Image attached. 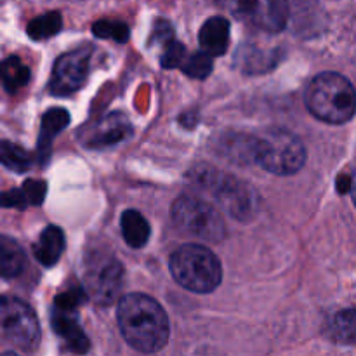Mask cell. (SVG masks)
Returning <instances> with one entry per match:
<instances>
[{"instance_id": "f546056e", "label": "cell", "mask_w": 356, "mask_h": 356, "mask_svg": "<svg viewBox=\"0 0 356 356\" xmlns=\"http://www.w3.org/2000/svg\"><path fill=\"white\" fill-rule=\"evenodd\" d=\"M2 356H17L16 353H10V351H7V353H3Z\"/></svg>"}, {"instance_id": "d6986e66", "label": "cell", "mask_w": 356, "mask_h": 356, "mask_svg": "<svg viewBox=\"0 0 356 356\" xmlns=\"http://www.w3.org/2000/svg\"><path fill=\"white\" fill-rule=\"evenodd\" d=\"M2 79L7 92L14 94L30 82V68L17 56H10L2 63Z\"/></svg>"}, {"instance_id": "ac0fdd59", "label": "cell", "mask_w": 356, "mask_h": 356, "mask_svg": "<svg viewBox=\"0 0 356 356\" xmlns=\"http://www.w3.org/2000/svg\"><path fill=\"white\" fill-rule=\"evenodd\" d=\"M0 266L3 278H14L23 271L24 252L16 240L7 235L0 236Z\"/></svg>"}, {"instance_id": "603a6c76", "label": "cell", "mask_w": 356, "mask_h": 356, "mask_svg": "<svg viewBox=\"0 0 356 356\" xmlns=\"http://www.w3.org/2000/svg\"><path fill=\"white\" fill-rule=\"evenodd\" d=\"M92 33L97 38H113L120 44L129 40V26L120 21H97L92 26Z\"/></svg>"}, {"instance_id": "ba28073f", "label": "cell", "mask_w": 356, "mask_h": 356, "mask_svg": "<svg viewBox=\"0 0 356 356\" xmlns=\"http://www.w3.org/2000/svg\"><path fill=\"white\" fill-rule=\"evenodd\" d=\"M236 19L254 28L278 33L289 21L287 0H218Z\"/></svg>"}, {"instance_id": "30bf717a", "label": "cell", "mask_w": 356, "mask_h": 356, "mask_svg": "<svg viewBox=\"0 0 356 356\" xmlns=\"http://www.w3.org/2000/svg\"><path fill=\"white\" fill-rule=\"evenodd\" d=\"M90 56H92L90 47H80L76 51L59 56L52 68L49 90L54 96L61 97L76 92L86 83L87 75H89Z\"/></svg>"}, {"instance_id": "484cf974", "label": "cell", "mask_w": 356, "mask_h": 356, "mask_svg": "<svg viewBox=\"0 0 356 356\" xmlns=\"http://www.w3.org/2000/svg\"><path fill=\"white\" fill-rule=\"evenodd\" d=\"M2 204L3 207L7 209H24L26 207V202H24V197L23 193H21V190H9L3 193L2 197Z\"/></svg>"}, {"instance_id": "52a82bcc", "label": "cell", "mask_w": 356, "mask_h": 356, "mask_svg": "<svg viewBox=\"0 0 356 356\" xmlns=\"http://www.w3.org/2000/svg\"><path fill=\"white\" fill-rule=\"evenodd\" d=\"M122 278H124V268L117 257L101 250H94L90 256H87L83 287L94 301L103 306L111 305L122 289Z\"/></svg>"}, {"instance_id": "8fae6325", "label": "cell", "mask_w": 356, "mask_h": 356, "mask_svg": "<svg viewBox=\"0 0 356 356\" xmlns=\"http://www.w3.org/2000/svg\"><path fill=\"white\" fill-rule=\"evenodd\" d=\"M132 134V125L124 113H110L97 120L83 134L82 143L87 148H106L124 141Z\"/></svg>"}, {"instance_id": "9c48e42d", "label": "cell", "mask_w": 356, "mask_h": 356, "mask_svg": "<svg viewBox=\"0 0 356 356\" xmlns=\"http://www.w3.org/2000/svg\"><path fill=\"white\" fill-rule=\"evenodd\" d=\"M0 313L3 337L19 350H35L40 341V327L33 309L19 299L3 298Z\"/></svg>"}, {"instance_id": "cb8c5ba5", "label": "cell", "mask_w": 356, "mask_h": 356, "mask_svg": "<svg viewBox=\"0 0 356 356\" xmlns=\"http://www.w3.org/2000/svg\"><path fill=\"white\" fill-rule=\"evenodd\" d=\"M186 61V49H184L183 44L176 40H170L169 44H165V49H163V54L160 58V63H162V68L165 70H174L183 66V63Z\"/></svg>"}, {"instance_id": "3957f363", "label": "cell", "mask_w": 356, "mask_h": 356, "mask_svg": "<svg viewBox=\"0 0 356 356\" xmlns=\"http://www.w3.org/2000/svg\"><path fill=\"white\" fill-rule=\"evenodd\" d=\"M170 273L181 287L195 294H209L216 291L222 280V268L218 256L197 243H186L170 256Z\"/></svg>"}, {"instance_id": "f1b7e54d", "label": "cell", "mask_w": 356, "mask_h": 356, "mask_svg": "<svg viewBox=\"0 0 356 356\" xmlns=\"http://www.w3.org/2000/svg\"><path fill=\"white\" fill-rule=\"evenodd\" d=\"M351 179H353V183H351V197H353V202L356 205V170L353 172V176H351Z\"/></svg>"}, {"instance_id": "4316f807", "label": "cell", "mask_w": 356, "mask_h": 356, "mask_svg": "<svg viewBox=\"0 0 356 356\" xmlns=\"http://www.w3.org/2000/svg\"><path fill=\"white\" fill-rule=\"evenodd\" d=\"M153 40L165 42V44H169L170 40H174L172 28H170V24L165 23V21H156L155 30H153Z\"/></svg>"}, {"instance_id": "8992f818", "label": "cell", "mask_w": 356, "mask_h": 356, "mask_svg": "<svg viewBox=\"0 0 356 356\" xmlns=\"http://www.w3.org/2000/svg\"><path fill=\"white\" fill-rule=\"evenodd\" d=\"M197 183L204 184L205 190L211 191L212 197L235 219L247 221L257 211V197L254 190L235 177L207 170L204 176L197 177Z\"/></svg>"}, {"instance_id": "7402d4cb", "label": "cell", "mask_w": 356, "mask_h": 356, "mask_svg": "<svg viewBox=\"0 0 356 356\" xmlns=\"http://www.w3.org/2000/svg\"><path fill=\"white\" fill-rule=\"evenodd\" d=\"M184 73L191 79H207L212 72V56H209L207 52H195V54L188 56L186 61L181 66Z\"/></svg>"}, {"instance_id": "2e32d148", "label": "cell", "mask_w": 356, "mask_h": 356, "mask_svg": "<svg viewBox=\"0 0 356 356\" xmlns=\"http://www.w3.org/2000/svg\"><path fill=\"white\" fill-rule=\"evenodd\" d=\"M122 235H124L125 243L132 249H141L148 243L149 240V229L148 221L145 219V216L139 214L138 211H125L122 214Z\"/></svg>"}, {"instance_id": "4fadbf2b", "label": "cell", "mask_w": 356, "mask_h": 356, "mask_svg": "<svg viewBox=\"0 0 356 356\" xmlns=\"http://www.w3.org/2000/svg\"><path fill=\"white\" fill-rule=\"evenodd\" d=\"M70 124V113L63 108H51L42 117L40 125V138H38V160L40 163H47L49 156H51L52 141L56 136L61 131H65Z\"/></svg>"}, {"instance_id": "83f0119b", "label": "cell", "mask_w": 356, "mask_h": 356, "mask_svg": "<svg viewBox=\"0 0 356 356\" xmlns=\"http://www.w3.org/2000/svg\"><path fill=\"white\" fill-rule=\"evenodd\" d=\"M351 183H353V179L350 176H339V181H337V190H339V193H351Z\"/></svg>"}, {"instance_id": "277c9868", "label": "cell", "mask_w": 356, "mask_h": 356, "mask_svg": "<svg viewBox=\"0 0 356 356\" xmlns=\"http://www.w3.org/2000/svg\"><path fill=\"white\" fill-rule=\"evenodd\" d=\"M254 160L264 170L277 176H291L301 170L306 162V148L301 139L284 129L268 131L256 139Z\"/></svg>"}, {"instance_id": "7a4b0ae2", "label": "cell", "mask_w": 356, "mask_h": 356, "mask_svg": "<svg viewBox=\"0 0 356 356\" xmlns=\"http://www.w3.org/2000/svg\"><path fill=\"white\" fill-rule=\"evenodd\" d=\"M309 113L327 124H344L356 111V90L346 76L334 72L320 73L306 90Z\"/></svg>"}, {"instance_id": "e0dca14e", "label": "cell", "mask_w": 356, "mask_h": 356, "mask_svg": "<svg viewBox=\"0 0 356 356\" xmlns=\"http://www.w3.org/2000/svg\"><path fill=\"white\" fill-rule=\"evenodd\" d=\"M330 339L346 346L356 344V309H343L337 312L329 322Z\"/></svg>"}, {"instance_id": "d4e9b609", "label": "cell", "mask_w": 356, "mask_h": 356, "mask_svg": "<svg viewBox=\"0 0 356 356\" xmlns=\"http://www.w3.org/2000/svg\"><path fill=\"white\" fill-rule=\"evenodd\" d=\"M45 191H47V184L40 179H28L21 186V193L26 205H40L45 200Z\"/></svg>"}, {"instance_id": "5bb4252c", "label": "cell", "mask_w": 356, "mask_h": 356, "mask_svg": "<svg viewBox=\"0 0 356 356\" xmlns=\"http://www.w3.org/2000/svg\"><path fill=\"white\" fill-rule=\"evenodd\" d=\"M200 45L209 56H222L229 45V23L221 16H214L200 28Z\"/></svg>"}, {"instance_id": "ffe728a7", "label": "cell", "mask_w": 356, "mask_h": 356, "mask_svg": "<svg viewBox=\"0 0 356 356\" xmlns=\"http://www.w3.org/2000/svg\"><path fill=\"white\" fill-rule=\"evenodd\" d=\"M63 19L61 14L58 10H51V13H45L42 16L35 17L28 23L26 33L30 35V38L33 40H45V38H51L61 30Z\"/></svg>"}, {"instance_id": "5b68a950", "label": "cell", "mask_w": 356, "mask_h": 356, "mask_svg": "<svg viewBox=\"0 0 356 356\" xmlns=\"http://www.w3.org/2000/svg\"><path fill=\"white\" fill-rule=\"evenodd\" d=\"M172 221L181 232L205 242H221L225 238V222L221 214L207 202L191 195L179 197L172 205Z\"/></svg>"}, {"instance_id": "9a60e30c", "label": "cell", "mask_w": 356, "mask_h": 356, "mask_svg": "<svg viewBox=\"0 0 356 356\" xmlns=\"http://www.w3.org/2000/svg\"><path fill=\"white\" fill-rule=\"evenodd\" d=\"M63 250H65V235H63V232L58 226H47L33 245V256L42 266L51 268L58 263Z\"/></svg>"}, {"instance_id": "44dd1931", "label": "cell", "mask_w": 356, "mask_h": 356, "mask_svg": "<svg viewBox=\"0 0 356 356\" xmlns=\"http://www.w3.org/2000/svg\"><path fill=\"white\" fill-rule=\"evenodd\" d=\"M0 155H2L3 165L7 169L14 170V172H26L31 167V156L28 155V152H24L21 146L14 145V143L2 141Z\"/></svg>"}, {"instance_id": "6da1fadb", "label": "cell", "mask_w": 356, "mask_h": 356, "mask_svg": "<svg viewBox=\"0 0 356 356\" xmlns=\"http://www.w3.org/2000/svg\"><path fill=\"white\" fill-rule=\"evenodd\" d=\"M117 320L124 339L139 353H156L169 341V318L149 296H124L118 302Z\"/></svg>"}, {"instance_id": "7c38bea8", "label": "cell", "mask_w": 356, "mask_h": 356, "mask_svg": "<svg viewBox=\"0 0 356 356\" xmlns=\"http://www.w3.org/2000/svg\"><path fill=\"white\" fill-rule=\"evenodd\" d=\"M52 329L65 341L66 346L72 351H75V353H86L89 350V339L83 334V330L80 329L75 312L54 308V313H52Z\"/></svg>"}]
</instances>
